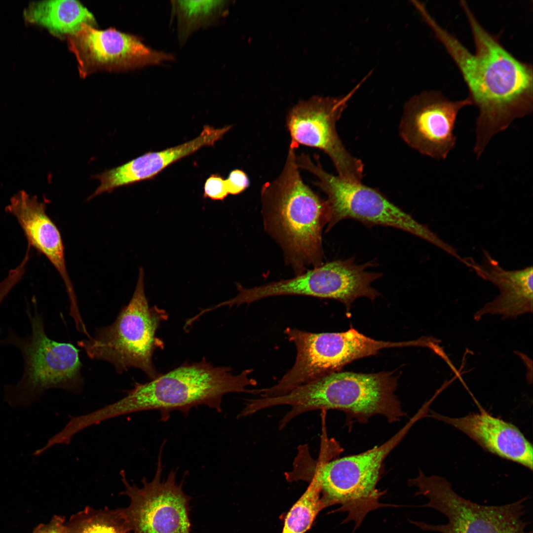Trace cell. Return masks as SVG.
<instances>
[{
	"label": "cell",
	"instance_id": "cell-1",
	"mask_svg": "<svg viewBox=\"0 0 533 533\" xmlns=\"http://www.w3.org/2000/svg\"><path fill=\"white\" fill-rule=\"evenodd\" d=\"M459 5L469 25L475 51L470 52L443 28L425 8L420 13L457 67L467 86V97L479 111L474 152L479 157L491 139L516 119L532 113L533 68L516 58L487 31L467 2Z\"/></svg>",
	"mask_w": 533,
	"mask_h": 533
},
{
	"label": "cell",
	"instance_id": "cell-2",
	"mask_svg": "<svg viewBox=\"0 0 533 533\" xmlns=\"http://www.w3.org/2000/svg\"><path fill=\"white\" fill-rule=\"evenodd\" d=\"M296 156L295 149L289 147L281 173L261 191L265 230L280 246L296 275L323 264L322 230L330 218L327 200L303 181Z\"/></svg>",
	"mask_w": 533,
	"mask_h": 533
},
{
	"label": "cell",
	"instance_id": "cell-3",
	"mask_svg": "<svg viewBox=\"0 0 533 533\" xmlns=\"http://www.w3.org/2000/svg\"><path fill=\"white\" fill-rule=\"evenodd\" d=\"M423 417V413L419 410L387 441L358 454L332 460L339 452L333 446L324 443L321 444L319 456L315 459L309 449H305L294 462V478L307 482L312 478L316 479L325 507L340 505L332 512H347L343 523L354 521L355 531L370 512L392 506L379 502L386 492L377 488L384 470V460L412 426Z\"/></svg>",
	"mask_w": 533,
	"mask_h": 533
},
{
	"label": "cell",
	"instance_id": "cell-4",
	"mask_svg": "<svg viewBox=\"0 0 533 533\" xmlns=\"http://www.w3.org/2000/svg\"><path fill=\"white\" fill-rule=\"evenodd\" d=\"M229 367L215 366L205 357L180 366L145 383L136 382L125 396L114 403L94 411L92 417L100 423L122 415L157 410L160 419L167 421L171 412L187 415L191 408L205 405L222 412L223 396L228 393L257 394V381L250 376L252 369L237 375Z\"/></svg>",
	"mask_w": 533,
	"mask_h": 533
},
{
	"label": "cell",
	"instance_id": "cell-5",
	"mask_svg": "<svg viewBox=\"0 0 533 533\" xmlns=\"http://www.w3.org/2000/svg\"><path fill=\"white\" fill-rule=\"evenodd\" d=\"M397 385V379L390 372H338L271 398L269 403L272 407H290L280 421L283 427L307 412L336 410L345 415V424L350 430L353 423H367L374 416L381 415L390 423L405 417L394 393Z\"/></svg>",
	"mask_w": 533,
	"mask_h": 533
},
{
	"label": "cell",
	"instance_id": "cell-6",
	"mask_svg": "<svg viewBox=\"0 0 533 533\" xmlns=\"http://www.w3.org/2000/svg\"><path fill=\"white\" fill-rule=\"evenodd\" d=\"M168 318L164 309L149 305L145 292L144 271L140 268L132 297L115 321L97 328L93 336L78 341L77 345L91 359L111 363L117 373L137 368L152 380L161 374L154 365L153 355L157 349L164 347L163 341L156 333Z\"/></svg>",
	"mask_w": 533,
	"mask_h": 533
},
{
	"label": "cell",
	"instance_id": "cell-7",
	"mask_svg": "<svg viewBox=\"0 0 533 533\" xmlns=\"http://www.w3.org/2000/svg\"><path fill=\"white\" fill-rule=\"evenodd\" d=\"M314 162L306 154L297 155L298 167L315 175L313 184L327 196L330 218L326 232L343 220L351 219L368 227L376 226L399 229L419 237L441 248L444 241L426 225L391 202L378 190L361 182L343 179L326 172L319 157Z\"/></svg>",
	"mask_w": 533,
	"mask_h": 533
},
{
	"label": "cell",
	"instance_id": "cell-8",
	"mask_svg": "<svg viewBox=\"0 0 533 533\" xmlns=\"http://www.w3.org/2000/svg\"><path fill=\"white\" fill-rule=\"evenodd\" d=\"M295 345L297 355L293 367L275 385L265 388L267 397L284 395L301 385L333 373L381 349L402 347V342L378 341L351 327L340 333H313L288 327L284 331Z\"/></svg>",
	"mask_w": 533,
	"mask_h": 533
},
{
	"label": "cell",
	"instance_id": "cell-9",
	"mask_svg": "<svg viewBox=\"0 0 533 533\" xmlns=\"http://www.w3.org/2000/svg\"><path fill=\"white\" fill-rule=\"evenodd\" d=\"M410 486L428 499L422 507L435 509L447 518L446 524L432 525L421 521L412 523L424 531L440 533H532L525 518V497L502 505H485L465 499L457 494L451 483L437 475H418L408 480Z\"/></svg>",
	"mask_w": 533,
	"mask_h": 533
},
{
	"label": "cell",
	"instance_id": "cell-10",
	"mask_svg": "<svg viewBox=\"0 0 533 533\" xmlns=\"http://www.w3.org/2000/svg\"><path fill=\"white\" fill-rule=\"evenodd\" d=\"M378 265L376 261L357 264L355 258L335 260L306 270L288 279L271 282L253 288L242 287L239 298L243 304H250L267 297L283 295H302L338 301L349 312L353 302L360 297L373 301L380 296L371 286L382 273L368 271Z\"/></svg>",
	"mask_w": 533,
	"mask_h": 533
},
{
	"label": "cell",
	"instance_id": "cell-11",
	"mask_svg": "<svg viewBox=\"0 0 533 533\" xmlns=\"http://www.w3.org/2000/svg\"><path fill=\"white\" fill-rule=\"evenodd\" d=\"M28 312L31 334L24 339L11 336L8 339L23 356L24 374L17 387L20 394L37 395L52 388L79 393L84 382L79 350L70 343L49 339L38 312Z\"/></svg>",
	"mask_w": 533,
	"mask_h": 533
},
{
	"label": "cell",
	"instance_id": "cell-12",
	"mask_svg": "<svg viewBox=\"0 0 533 533\" xmlns=\"http://www.w3.org/2000/svg\"><path fill=\"white\" fill-rule=\"evenodd\" d=\"M368 76L344 96H316L300 101L286 117L290 147L296 149L302 145L320 149L330 158L338 176L351 181L361 182L363 164L346 150L338 135L336 124L347 102Z\"/></svg>",
	"mask_w": 533,
	"mask_h": 533
},
{
	"label": "cell",
	"instance_id": "cell-13",
	"mask_svg": "<svg viewBox=\"0 0 533 533\" xmlns=\"http://www.w3.org/2000/svg\"><path fill=\"white\" fill-rule=\"evenodd\" d=\"M163 442L159 452L155 475L151 481L145 478L143 486L129 483L125 471L120 472L124 490L120 495L130 500L122 508L131 533H190V497L184 492L183 481L178 484L176 471L171 470L162 480Z\"/></svg>",
	"mask_w": 533,
	"mask_h": 533
},
{
	"label": "cell",
	"instance_id": "cell-14",
	"mask_svg": "<svg viewBox=\"0 0 533 533\" xmlns=\"http://www.w3.org/2000/svg\"><path fill=\"white\" fill-rule=\"evenodd\" d=\"M66 38L82 78L99 71L134 70L175 59L171 53L148 46L138 37L112 28L101 30L83 24L77 32Z\"/></svg>",
	"mask_w": 533,
	"mask_h": 533
},
{
	"label": "cell",
	"instance_id": "cell-15",
	"mask_svg": "<svg viewBox=\"0 0 533 533\" xmlns=\"http://www.w3.org/2000/svg\"><path fill=\"white\" fill-rule=\"evenodd\" d=\"M472 105L468 97L453 101L441 91H423L406 103L399 126L400 136L422 154L445 159L456 145L457 114Z\"/></svg>",
	"mask_w": 533,
	"mask_h": 533
},
{
	"label": "cell",
	"instance_id": "cell-16",
	"mask_svg": "<svg viewBox=\"0 0 533 533\" xmlns=\"http://www.w3.org/2000/svg\"><path fill=\"white\" fill-rule=\"evenodd\" d=\"M480 408L479 413L460 418L449 417L434 411H430L428 417L460 430L485 451L532 470L533 445L520 430Z\"/></svg>",
	"mask_w": 533,
	"mask_h": 533
},
{
	"label": "cell",
	"instance_id": "cell-17",
	"mask_svg": "<svg viewBox=\"0 0 533 533\" xmlns=\"http://www.w3.org/2000/svg\"><path fill=\"white\" fill-rule=\"evenodd\" d=\"M44 203L21 190L10 199L6 211L15 217L31 246L44 255L62 277L70 306L77 305L76 297L65 263L64 246L60 231L47 215Z\"/></svg>",
	"mask_w": 533,
	"mask_h": 533
},
{
	"label": "cell",
	"instance_id": "cell-18",
	"mask_svg": "<svg viewBox=\"0 0 533 533\" xmlns=\"http://www.w3.org/2000/svg\"><path fill=\"white\" fill-rule=\"evenodd\" d=\"M481 263L464 258L465 265L483 279L495 285L499 294L475 315L476 320L486 314H498L504 318L533 311V268L507 270L501 266L486 251Z\"/></svg>",
	"mask_w": 533,
	"mask_h": 533
},
{
	"label": "cell",
	"instance_id": "cell-19",
	"mask_svg": "<svg viewBox=\"0 0 533 533\" xmlns=\"http://www.w3.org/2000/svg\"><path fill=\"white\" fill-rule=\"evenodd\" d=\"M24 16L28 22L41 26L59 38L75 34L83 24L96 25L92 13L75 0L33 2L25 8Z\"/></svg>",
	"mask_w": 533,
	"mask_h": 533
},
{
	"label": "cell",
	"instance_id": "cell-20",
	"mask_svg": "<svg viewBox=\"0 0 533 533\" xmlns=\"http://www.w3.org/2000/svg\"><path fill=\"white\" fill-rule=\"evenodd\" d=\"M229 0L171 1V16L176 19L179 44L187 42L195 32L217 24L228 12Z\"/></svg>",
	"mask_w": 533,
	"mask_h": 533
},
{
	"label": "cell",
	"instance_id": "cell-21",
	"mask_svg": "<svg viewBox=\"0 0 533 533\" xmlns=\"http://www.w3.org/2000/svg\"><path fill=\"white\" fill-rule=\"evenodd\" d=\"M68 533H131L122 508L86 506L66 522Z\"/></svg>",
	"mask_w": 533,
	"mask_h": 533
},
{
	"label": "cell",
	"instance_id": "cell-22",
	"mask_svg": "<svg viewBox=\"0 0 533 533\" xmlns=\"http://www.w3.org/2000/svg\"><path fill=\"white\" fill-rule=\"evenodd\" d=\"M308 483L305 493L288 512L281 533H305L318 514L325 508L321 499L318 481L312 478Z\"/></svg>",
	"mask_w": 533,
	"mask_h": 533
},
{
	"label": "cell",
	"instance_id": "cell-23",
	"mask_svg": "<svg viewBox=\"0 0 533 533\" xmlns=\"http://www.w3.org/2000/svg\"><path fill=\"white\" fill-rule=\"evenodd\" d=\"M228 194L226 180L218 175H212L206 181L203 195L214 200H223Z\"/></svg>",
	"mask_w": 533,
	"mask_h": 533
},
{
	"label": "cell",
	"instance_id": "cell-24",
	"mask_svg": "<svg viewBox=\"0 0 533 533\" xmlns=\"http://www.w3.org/2000/svg\"><path fill=\"white\" fill-rule=\"evenodd\" d=\"M228 194H238L249 186V180L246 174L239 169L232 170L226 180Z\"/></svg>",
	"mask_w": 533,
	"mask_h": 533
},
{
	"label": "cell",
	"instance_id": "cell-25",
	"mask_svg": "<svg viewBox=\"0 0 533 533\" xmlns=\"http://www.w3.org/2000/svg\"><path fill=\"white\" fill-rule=\"evenodd\" d=\"M32 533H68L65 517L54 515L49 523L38 525Z\"/></svg>",
	"mask_w": 533,
	"mask_h": 533
}]
</instances>
